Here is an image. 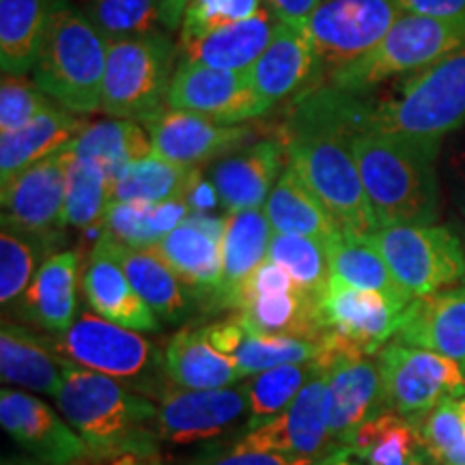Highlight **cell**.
Instances as JSON below:
<instances>
[{
	"mask_svg": "<svg viewBox=\"0 0 465 465\" xmlns=\"http://www.w3.org/2000/svg\"><path fill=\"white\" fill-rule=\"evenodd\" d=\"M295 124L332 127L342 134H392L441 141L465 125V48L410 74L377 100L325 86L302 91Z\"/></svg>",
	"mask_w": 465,
	"mask_h": 465,
	"instance_id": "cell-1",
	"label": "cell"
},
{
	"mask_svg": "<svg viewBox=\"0 0 465 465\" xmlns=\"http://www.w3.org/2000/svg\"><path fill=\"white\" fill-rule=\"evenodd\" d=\"M366 196L381 226L435 224L440 216L441 141L349 134Z\"/></svg>",
	"mask_w": 465,
	"mask_h": 465,
	"instance_id": "cell-2",
	"label": "cell"
},
{
	"mask_svg": "<svg viewBox=\"0 0 465 465\" xmlns=\"http://www.w3.org/2000/svg\"><path fill=\"white\" fill-rule=\"evenodd\" d=\"M56 405L97 459L158 452V407L125 381L69 362Z\"/></svg>",
	"mask_w": 465,
	"mask_h": 465,
	"instance_id": "cell-3",
	"label": "cell"
},
{
	"mask_svg": "<svg viewBox=\"0 0 465 465\" xmlns=\"http://www.w3.org/2000/svg\"><path fill=\"white\" fill-rule=\"evenodd\" d=\"M108 42L69 0H54L50 9L33 83L58 106L86 116L100 113L106 74Z\"/></svg>",
	"mask_w": 465,
	"mask_h": 465,
	"instance_id": "cell-4",
	"label": "cell"
},
{
	"mask_svg": "<svg viewBox=\"0 0 465 465\" xmlns=\"http://www.w3.org/2000/svg\"><path fill=\"white\" fill-rule=\"evenodd\" d=\"M281 141L289 164L302 174L341 231L371 235L380 229L347 134L291 121Z\"/></svg>",
	"mask_w": 465,
	"mask_h": 465,
	"instance_id": "cell-5",
	"label": "cell"
},
{
	"mask_svg": "<svg viewBox=\"0 0 465 465\" xmlns=\"http://www.w3.org/2000/svg\"><path fill=\"white\" fill-rule=\"evenodd\" d=\"M463 48L465 22L403 14L373 50L336 69L317 86L362 95L388 80L422 72Z\"/></svg>",
	"mask_w": 465,
	"mask_h": 465,
	"instance_id": "cell-6",
	"label": "cell"
},
{
	"mask_svg": "<svg viewBox=\"0 0 465 465\" xmlns=\"http://www.w3.org/2000/svg\"><path fill=\"white\" fill-rule=\"evenodd\" d=\"M177 48L168 31L108 44L100 113L144 124L168 106L177 69Z\"/></svg>",
	"mask_w": 465,
	"mask_h": 465,
	"instance_id": "cell-7",
	"label": "cell"
},
{
	"mask_svg": "<svg viewBox=\"0 0 465 465\" xmlns=\"http://www.w3.org/2000/svg\"><path fill=\"white\" fill-rule=\"evenodd\" d=\"M369 240L411 300L427 298L465 281L463 243L446 226H381L371 232Z\"/></svg>",
	"mask_w": 465,
	"mask_h": 465,
	"instance_id": "cell-8",
	"label": "cell"
},
{
	"mask_svg": "<svg viewBox=\"0 0 465 465\" xmlns=\"http://www.w3.org/2000/svg\"><path fill=\"white\" fill-rule=\"evenodd\" d=\"M319 322L328 356H375L403 323L407 306L377 291H364L330 278L319 300Z\"/></svg>",
	"mask_w": 465,
	"mask_h": 465,
	"instance_id": "cell-9",
	"label": "cell"
},
{
	"mask_svg": "<svg viewBox=\"0 0 465 465\" xmlns=\"http://www.w3.org/2000/svg\"><path fill=\"white\" fill-rule=\"evenodd\" d=\"M401 15L399 0H322L306 25L315 50L311 86L373 50Z\"/></svg>",
	"mask_w": 465,
	"mask_h": 465,
	"instance_id": "cell-10",
	"label": "cell"
},
{
	"mask_svg": "<svg viewBox=\"0 0 465 465\" xmlns=\"http://www.w3.org/2000/svg\"><path fill=\"white\" fill-rule=\"evenodd\" d=\"M386 410L418 418L444 401L465 397V375L457 362L429 349L388 342L377 353Z\"/></svg>",
	"mask_w": 465,
	"mask_h": 465,
	"instance_id": "cell-11",
	"label": "cell"
},
{
	"mask_svg": "<svg viewBox=\"0 0 465 465\" xmlns=\"http://www.w3.org/2000/svg\"><path fill=\"white\" fill-rule=\"evenodd\" d=\"M50 345L69 362L125 383L144 381L164 366L158 347L141 332L91 312H83L65 334L50 336Z\"/></svg>",
	"mask_w": 465,
	"mask_h": 465,
	"instance_id": "cell-12",
	"label": "cell"
},
{
	"mask_svg": "<svg viewBox=\"0 0 465 465\" xmlns=\"http://www.w3.org/2000/svg\"><path fill=\"white\" fill-rule=\"evenodd\" d=\"M72 144L3 182V224L54 243L65 226L67 173Z\"/></svg>",
	"mask_w": 465,
	"mask_h": 465,
	"instance_id": "cell-13",
	"label": "cell"
},
{
	"mask_svg": "<svg viewBox=\"0 0 465 465\" xmlns=\"http://www.w3.org/2000/svg\"><path fill=\"white\" fill-rule=\"evenodd\" d=\"M168 108L185 110L220 125H246L270 113L248 74L224 72L182 58L168 89Z\"/></svg>",
	"mask_w": 465,
	"mask_h": 465,
	"instance_id": "cell-14",
	"label": "cell"
},
{
	"mask_svg": "<svg viewBox=\"0 0 465 465\" xmlns=\"http://www.w3.org/2000/svg\"><path fill=\"white\" fill-rule=\"evenodd\" d=\"M237 444L246 449L272 450L289 457L322 459L334 449L330 438L328 375L317 371L287 410L252 431H243Z\"/></svg>",
	"mask_w": 465,
	"mask_h": 465,
	"instance_id": "cell-15",
	"label": "cell"
},
{
	"mask_svg": "<svg viewBox=\"0 0 465 465\" xmlns=\"http://www.w3.org/2000/svg\"><path fill=\"white\" fill-rule=\"evenodd\" d=\"M250 414L246 381L218 391L166 388L158 405L160 440L173 444H194L212 440L235 427Z\"/></svg>",
	"mask_w": 465,
	"mask_h": 465,
	"instance_id": "cell-16",
	"label": "cell"
},
{
	"mask_svg": "<svg viewBox=\"0 0 465 465\" xmlns=\"http://www.w3.org/2000/svg\"><path fill=\"white\" fill-rule=\"evenodd\" d=\"M153 155L173 164L199 168L252 143L250 125H220L185 110L164 108L143 124Z\"/></svg>",
	"mask_w": 465,
	"mask_h": 465,
	"instance_id": "cell-17",
	"label": "cell"
},
{
	"mask_svg": "<svg viewBox=\"0 0 465 465\" xmlns=\"http://www.w3.org/2000/svg\"><path fill=\"white\" fill-rule=\"evenodd\" d=\"M0 424L11 440L45 465H69L86 457L84 440L54 410L31 394L3 388Z\"/></svg>",
	"mask_w": 465,
	"mask_h": 465,
	"instance_id": "cell-18",
	"label": "cell"
},
{
	"mask_svg": "<svg viewBox=\"0 0 465 465\" xmlns=\"http://www.w3.org/2000/svg\"><path fill=\"white\" fill-rule=\"evenodd\" d=\"M328 375L330 438L334 449H349L358 429L386 410L377 358L342 356L325 369Z\"/></svg>",
	"mask_w": 465,
	"mask_h": 465,
	"instance_id": "cell-19",
	"label": "cell"
},
{
	"mask_svg": "<svg viewBox=\"0 0 465 465\" xmlns=\"http://www.w3.org/2000/svg\"><path fill=\"white\" fill-rule=\"evenodd\" d=\"M287 164L281 138H263L213 162L209 182L226 213L263 209Z\"/></svg>",
	"mask_w": 465,
	"mask_h": 465,
	"instance_id": "cell-20",
	"label": "cell"
},
{
	"mask_svg": "<svg viewBox=\"0 0 465 465\" xmlns=\"http://www.w3.org/2000/svg\"><path fill=\"white\" fill-rule=\"evenodd\" d=\"M224 218L190 213L164 240L149 248L188 289L213 298L223 284Z\"/></svg>",
	"mask_w": 465,
	"mask_h": 465,
	"instance_id": "cell-21",
	"label": "cell"
},
{
	"mask_svg": "<svg viewBox=\"0 0 465 465\" xmlns=\"http://www.w3.org/2000/svg\"><path fill=\"white\" fill-rule=\"evenodd\" d=\"M248 78L270 108L308 89L315 78V50L308 26L276 22L274 37L248 69Z\"/></svg>",
	"mask_w": 465,
	"mask_h": 465,
	"instance_id": "cell-22",
	"label": "cell"
},
{
	"mask_svg": "<svg viewBox=\"0 0 465 465\" xmlns=\"http://www.w3.org/2000/svg\"><path fill=\"white\" fill-rule=\"evenodd\" d=\"M394 341L450 358L465 375V287L411 302Z\"/></svg>",
	"mask_w": 465,
	"mask_h": 465,
	"instance_id": "cell-23",
	"label": "cell"
},
{
	"mask_svg": "<svg viewBox=\"0 0 465 465\" xmlns=\"http://www.w3.org/2000/svg\"><path fill=\"white\" fill-rule=\"evenodd\" d=\"M14 308L17 317L50 336L65 334L78 315V254H50Z\"/></svg>",
	"mask_w": 465,
	"mask_h": 465,
	"instance_id": "cell-24",
	"label": "cell"
},
{
	"mask_svg": "<svg viewBox=\"0 0 465 465\" xmlns=\"http://www.w3.org/2000/svg\"><path fill=\"white\" fill-rule=\"evenodd\" d=\"M209 342L226 358H231L246 377L282 364L317 362L323 353L322 341L289 339V336H259L248 332L240 315L205 328Z\"/></svg>",
	"mask_w": 465,
	"mask_h": 465,
	"instance_id": "cell-25",
	"label": "cell"
},
{
	"mask_svg": "<svg viewBox=\"0 0 465 465\" xmlns=\"http://www.w3.org/2000/svg\"><path fill=\"white\" fill-rule=\"evenodd\" d=\"M83 291L95 315L124 325L134 332H158L160 330V317L132 287L125 272L100 240L95 242L89 263H86Z\"/></svg>",
	"mask_w": 465,
	"mask_h": 465,
	"instance_id": "cell-26",
	"label": "cell"
},
{
	"mask_svg": "<svg viewBox=\"0 0 465 465\" xmlns=\"http://www.w3.org/2000/svg\"><path fill=\"white\" fill-rule=\"evenodd\" d=\"M69 360L58 356L50 339H44L26 325L3 323L0 330V377L11 386L56 397L61 391Z\"/></svg>",
	"mask_w": 465,
	"mask_h": 465,
	"instance_id": "cell-27",
	"label": "cell"
},
{
	"mask_svg": "<svg viewBox=\"0 0 465 465\" xmlns=\"http://www.w3.org/2000/svg\"><path fill=\"white\" fill-rule=\"evenodd\" d=\"M274 28L276 17L270 14V9L263 7L248 20L223 26L188 42H179V48L183 54L182 58H188V61L224 69V72L248 74V69L259 61L267 44L274 37Z\"/></svg>",
	"mask_w": 465,
	"mask_h": 465,
	"instance_id": "cell-28",
	"label": "cell"
},
{
	"mask_svg": "<svg viewBox=\"0 0 465 465\" xmlns=\"http://www.w3.org/2000/svg\"><path fill=\"white\" fill-rule=\"evenodd\" d=\"M86 125L84 116L54 104L22 130L0 134V183L67 149Z\"/></svg>",
	"mask_w": 465,
	"mask_h": 465,
	"instance_id": "cell-29",
	"label": "cell"
},
{
	"mask_svg": "<svg viewBox=\"0 0 465 465\" xmlns=\"http://www.w3.org/2000/svg\"><path fill=\"white\" fill-rule=\"evenodd\" d=\"M164 371L171 383L185 391H218L246 380L237 364L209 342L205 328H183L168 341Z\"/></svg>",
	"mask_w": 465,
	"mask_h": 465,
	"instance_id": "cell-30",
	"label": "cell"
},
{
	"mask_svg": "<svg viewBox=\"0 0 465 465\" xmlns=\"http://www.w3.org/2000/svg\"><path fill=\"white\" fill-rule=\"evenodd\" d=\"M100 242L125 272L127 281L138 291V295L160 317V322L177 323L188 315L190 291L164 261L155 257L151 250L124 246L106 235H100Z\"/></svg>",
	"mask_w": 465,
	"mask_h": 465,
	"instance_id": "cell-31",
	"label": "cell"
},
{
	"mask_svg": "<svg viewBox=\"0 0 465 465\" xmlns=\"http://www.w3.org/2000/svg\"><path fill=\"white\" fill-rule=\"evenodd\" d=\"M272 229L263 209H243L224 216L223 237V284L213 295V304L229 308L235 291L248 281L267 259Z\"/></svg>",
	"mask_w": 465,
	"mask_h": 465,
	"instance_id": "cell-32",
	"label": "cell"
},
{
	"mask_svg": "<svg viewBox=\"0 0 465 465\" xmlns=\"http://www.w3.org/2000/svg\"><path fill=\"white\" fill-rule=\"evenodd\" d=\"M323 243L325 252H328L330 278L364 291H377L403 306H410L414 302L392 276L391 267L383 261L380 250L371 243L369 235H353V232L339 229Z\"/></svg>",
	"mask_w": 465,
	"mask_h": 465,
	"instance_id": "cell-33",
	"label": "cell"
},
{
	"mask_svg": "<svg viewBox=\"0 0 465 465\" xmlns=\"http://www.w3.org/2000/svg\"><path fill=\"white\" fill-rule=\"evenodd\" d=\"M319 300L295 289L287 293L254 295L243 304L237 315L248 332L259 336H289V339L323 341L319 322Z\"/></svg>",
	"mask_w": 465,
	"mask_h": 465,
	"instance_id": "cell-34",
	"label": "cell"
},
{
	"mask_svg": "<svg viewBox=\"0 0 465 465\" xmlns=\"http://www.w3.org/2000/svg\"><path fill=\"white\" fill-rule=\"evenodd\" d=\"M263 212L274 232H291V235L328 242L339 231V224L330 216L328 209L291 164L284 168L272 194L267 196Z\"/></svg>",
	"mask_w": 465,
	"mask_h": 465,
	"instance_id": "cell-35",
	"label": "cell"
},
{
	"mask_svg": "<svg viewBox=\"0 0 465 465\" xmlns=\"http://www.w3.org/2000/svg\"><path fill=\"white\" fill-rule=\"evenodd\" d=\"M192 213L185 199L168 203H110L102 220V235L116 243L149 250L177 229Z\"/></svg>",
	"mask_w": 465,
	"mask_h": 465,
	"instance_id": "cell-36",
	"label": "cell"
},
{
	"mask_svg": "<svg viewBox=\"0 0 465 465\" xmlns=\"http://www.w3.org/2000/svg\"><path fill=\"white\" fill-rule=\"evenodd\" d=\"M54 0H0V67L3 75L33 72Z\"/></svg>",
	"mask_w": 465,
	"mask_h": 465,
	"instance_id": "cell-37",
	"label": "cell"
},
{
	"mask_svg": "<svg viewBox=\"0 0 465 465\" xmlns=\"http://www.w3.org/2000/svg\"><path fill=\"white\" fill-rule=\"evenodd\" d=\"M74 155L95 160L108 179H113L134 162L153 155L147 127L130 119L95 121L84 127V132L72 143Z\"/></svg>",
	"mask_w": 465,
	"mask_h": 465,
	"instance_id": "cell-38",
	"label": "cell"
},
{
	"mask_svg": "<svg viewBox=\"0 0 465 465\" xmlns=\"http://www.w3.org/2000/svg\"><path fill=\"white\" fill-rule=\"evenodd\" d=\"M201 177L199 168H188L160 160L155 155L125 166L110 182V203H168L185 199Z\"/></svg>",
	"mask_w": 465,
	"mask_h": 465,
	"instance_id": "cell-39",
	"label": "cell"
},
{
	"mask_svg": "<svg viewBox=\"0 0 465 465\" xmlns=\"http://www.w3.org/2000/svg\"><path fill=\"white\" fill-rule=\"evenodd\" d=\"M349 449L369 465H399L422 449L416 424L410 418L381 411L353 435Z\"/></svg>",
	"mask_w": 465,
	"mask_h": 465,
	"instance_id": "cell-40",
	"label": "cell"
},
{
	"mask_svg": "<svg viewBox=\"0 0 465 465\" xmlns=\"http://www.w3.org/2000/svg\"><path fill=\"white\" fill-rule=\"evenodd\" d=\"M322 369L323 366L319 362L282 364L263 371V373L254 375L252 380L246 381L250 399V418L246 431H252V429L261 427V424H265L287 410L302 388L306 386V381Z\"/></svg>",
	"mask_w": 465,
	"mask_h": 465,
	"instance_id": "cell-41",
	"label": "cell"
},
{
	"mask_svg": "<svg viewBox=\"0 0 465 465\" xmlns=\"http://www.w3.org/2000/svg\"><path fill=\"white\" fill-rule=\"evenodd\" d=\"M267 259L282 265L300 291H304L311 298L322 300L330 282V263L323 242L304 235H291V232H274Z\"/></svg>",
	"mask_w": 465,
	"mask_h": 465,
	"instance_id": "cell-42",
	"label": "cell"
},
{
	"mask_svg": "<svg viewBox=\"0 0 465 465\" xmlns=\"http://www.w3.org/2000/svg\"><path fill=\"white\" fill-rule=\"evenodd\" d=\"M108 173L95 160L74 155L67 173L65 226L80 231L102 229L108 209Z\"/></svg>",
	"mask_w": 465,
	"mask_h": 465,
	"instance_id": "cell-43",
	"label": "cell"
},
{
	"mask_svg": "<svg viewBox=\"0 0 465 465\" xmlns=\"http://www.w3.org/2000/svg\"><path fill=\"white\" fill-rule=\"evenodd\" d=\"M83 14L108 44L164 28L158 0H84Z\"/></svg>",
	"mask_w": 465,
	"mask_h": 465,
	"instance_id": "cell-44",
	"label": "cell"
},
{
	"mask_svg": "<svg viewBox=\"0 0 465 465\" xmlns=\"http://www.w3.org/2000/svg\"><path fill=\"white\" fill-rule=\"evenodd\" d=\"M52 246L50 242L3 224L0 232V302L5 311L20 302L42 267L39 259Z\"/></svg>",
	"mask_w": 465,
	"mask_h": 465,
	"instance_id": "cell-45",
	"label": "cell"
},
{
	"mask_svg": "<svg viewBox=\"0 0 465 465\" xmlns=\"http://www.w3.org/2000/svg\"><path fill=\"white\" fill-rule=\"evenodd\" d=\"M422 449L435 461L465 465V420L459 401H444L427 414L411 418Z\"/></svg>",
	"mask_w": 465,
	"mask_h": 465,
	"instance_id": "cell-46",
	"label": "cell"
},
{
	"mask_svg": "<svg viewBox=\"0 0 465 465\" xmlns=\"http://www.w3.org/2000/svg\"><path fill=\"white\" fill-rule=\"evenodd\" d=\"M263 0H190L182 22V42L196 39L218 28L254 17Z\"/></svg>",
	"mask_w": 465,
	"mask_h": 465,
	"instance_id": "cell-47",
	"label": "cell"
},
{
	"mask_svg": "<svg viewBox=\"0 0 465 465\" xmlns=\"http://www.w3.org/2000/svg\"><path fill=\"white\" fill-rule=\"evenodd\" d=\"M45 93L26 75H3L0 84V134H9L31 124L54 106Z\"/></svg>",
	"mask_w": 465,
	"mask_h": 465,
	"instance_id": "cell-48",
	"label": "cell"
},
{
	"mask_svg": "<svg viewBox=\"0 0 465 465\" xmlns=\"http://www.w3.org/2000/svg\"><path fill=\"white\" fill-rule=\"evenodd\" d=\"M317 461L319 459H302L272 450L246 449L235 441L231 449H213L212 446L203 455L192 459L188 465H315Z\"/></svg>",
	"mask_w": 465,
	"mask_h": 465,
	"instance_id": "cell-49",
	"label": "cell"
},
{
	"mask_svg": "<svg viewBox=\"0 0 465 465\" xmlns=\"http://www.w3.org/2000/svg\"><path fill=\"white\" fill-rule=\"evenodd\" d=\"M403 14L465 22V0H399Z\"/></svg>",
	"mask_w": 465,
	"mask_h": 465,
	"instance_id": "cell-50",
	"label": "cell"
},
{
	"mask_svg": "<svg viewBox=\"0 0 465 465\" xmlns=\"http://www.w3.org/2000/svg\"><path fill=\"white\" fill-rule=\"evenodd\" d=\"M263 5L276 17V22L306 26L322 0H263Z\"/></svg>",
	"mask_w": 465,
	"mask_h": 465,
	"instance_id": "cell-51",
	"label": "cell"
},
{
	"mask_svg": "<svg viewBox=\"0 0 465 465\" xmlns=\"http://www.w3.org/2000/svg\"><path fill=\"white\" fill-rule=\"evenodd\" d=\"M190 0H158L160 5V15H162V26L164 31H177L182 28L185 7H188Z\"/></svg>",
	"mask_w": 465,
	"mask_h": 465,
	"instance_id": "cell-52",
	"label": "cell"
},
{
	"mask_svg": "<svg viewBox=\"0 0 465 465\" xmlns=\"http://www.w3.org/2000/svg\"><path fill=\"white\" fill-rule=\"evenodd\" d=\"M353 455L351 449H339L334 452H330V455H325L323 459H319L315 465H358L353 461H349V457Z\"/></svg>",
	"mask_w": 465,
	"mask_h": 465,
	"instance_id": "cell-53",
	"label": "cell"
},
{
	"mask_svg": "<svg viewBox=\"0 0 465 465\" xmlns=\"http://www.w3.org/2000/svg\"><path fill=\"white\" fill-rule=\"evenodd\" d=\"M106 465H160L158 459L141 457V455H121L108 461Z\"/></svg>",
	"mask_w": 465,
	"mask_h": 465,
	"instance_id": "cell-54",
	"label": "cell"
},
{
	"mask_svg": "<svg viewBox=\"0 0 465 465\" xmlns=\"http://www.w3.org/2000/svg\"><path fill=\"white\" fill-rule=\"evenodd\" d=\"M455 201L459 212H461V216L465 218V173H461V177H459V183L455 188Z\"/></svg>",
	"mask_w": 465,
	"mask_h": 465,
	"instance_id": "cell-55",
	"label": "cell"
},
{
	"mask_svg": "<svg viewBox=\"0 0 465 465\" xmlns=\"http://www.w3.org/2000/svg\"><path fill=\"white\" fill-rule=\"evenodd\" d=\"M399 465H429V457H427V450L424 449H420V450H416L414 455H410L405 459L403 463H399Z\"/></svg>",
	"mask_w": 465,
	"mask_h": 465,
	"instance_id": "cell-56",
	"label": "cell"
},
{
	"mask_svg": "<svg viewBox=\"0 0 465 465\" xmlns=\"http://www.w3.org/2000/svg\"><path fill=\"white\" fill-rule=\"evenodd\" d=\"M3 465H39V463H33V461H22V459H5Z\"/></svg>",
	"mask_w": 465,
	"mask_h": 465,
	"instance_id": "cell-57",
	"label": "cell"
},
{
	"mask_svg": "<svg viewBox=\"0 0 465 465\" xmlns=\"http://www.w3.org/2000/svg\"><path fill=\"white\" fill-rule=\"evenodd\" d=\"M459 410H461L463 420H465V397H463V399H459Z\"/></svg>",
	"mask_w": 465,
	"mask_h": 465,
	"instance_id": "cell-58",
	"label": "cell"
},
{
	"mask_svg": "<svg viewBox=\"0 0 465 465\" xmlns=\"http://www.w3.org/2000/svg\"><path fill=\"white\" fill-rule=\"evenodd\" d=\"M429 457V455H427ZM429 465H449V463H441V461H435V459L429 457Z\"/></svg>",
	"mask_w": 465,
	"mask_h": 465,
	"instance_id": "cell-59",
	"label": "cell"
}]
</instances>
